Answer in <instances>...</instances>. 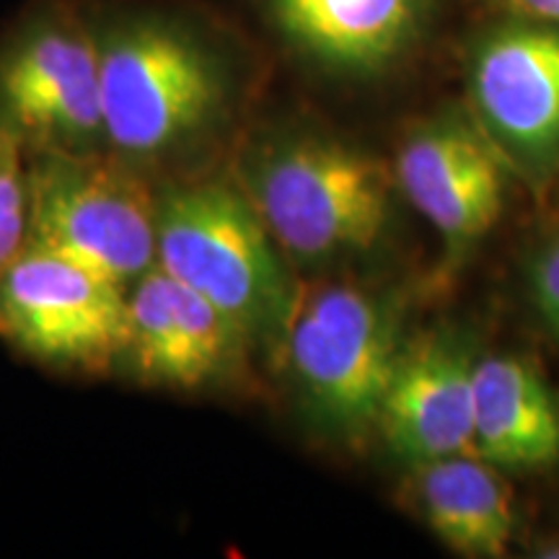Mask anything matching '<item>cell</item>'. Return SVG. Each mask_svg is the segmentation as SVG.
Listing matches in <instances>:
<instances>
[{
	"label": "cell",
	"mask_w": 559,
	"mask_h": 559,
	"mask_svg": "<svg viewBox=\"0 0 559 559\" xmlns=\"http://www.w3.org/2000/svg\"><path fill=\"white\" fill-rule=\"evenodd\" d=\"M94 21L107 151L138 169L160 166L218 122L230 83L218 47L166 5Z\"/></svg>",
	"instance_id": "cell-1"
},
{
	"label": "cell",
	"mask_w": 559,
	"mask_h": 559,
	"mask_svg": "<svg viewBox=\"0 0 559 559\" xmlns=\"http://www.w3.org/2000/svg\"><path fill=\"white\" fill-rule=\"evenodd\" d=\"M156 264L243 332L280 334L293 290L247 194L218 181L158 194Z\"/></svg>",
	"instance_id": "cell-2"
},
{
	"label": "cell",
	"mask_w": 559,
	"mask_h": 559,
	"mask_svg": "<svg viewBox=\"0 0 559 559\" xmlns=\"http://www.w3.org/2000/svg\"><path fill=\"white\" fill-rule=\"evenodd\" d=\"M247 198L272 241L304 262L362 251L389 215V174L376 158L330 138H288L264 148Z\"/></svg>",
	"instance_id": "cell-3"
},
{
	"label": "cell",
	"mask_w": 559,
	"mask_h": 559,
	"mask_svg": "<svg viewBox=\"0 0 559 559\" xmlns=\"http://www.w3.org/2000/svg\"><path fill=\"white\" fill-rule=\"evenodd\" d=\"M156 207L143 169L111 151L29 160V241L122 288L156 267Z\"/></svg>",
	"instance_id": "cell-4"
},
{
	"label": "cell",
	"mask_w": 559,
	"mask_h": 559,
	"mask_svg": "<svg viewBox=\"0 0 559 559\" xmlns=\"http://www.w3.org/2000/svg\"><path fill=\"white\" fill-rule=\"evenodd\" d=\"M0 120L29 156L107 151L99 41L79 5L41 3L3 39Z\"/></svg>",
	"instance_id": "cell-5"
},
{
	"label": "cell",
	"mask_w": 559,
	"mask_h": 559,
	"mask_svg": "<svg viewBox=\"0 0 559 559\" xmlns=\"http://www.w3.org/2000/svg\"><path fill=\"white\" fill-rule=\"evenodd\" d=\"M293 379L326 428L358 432L379 419L396 362V326L386 306L355 285L293 290L280 326Z\"/></svg>",
	"instance_id": "cell-6"
},
{
	"label": "cell",
	"mask_w": 559,
	"mask_h": 559,
	"mask_svg": "<svg viewBox=\"0 0 559 559\" xmlns=\"http://www.w3.org/2000/svg\"><path fill=\"white\" fill-rule=\"evenodd\" d=\"M128 288L26 243L0 275V337L45 366L107 373L122 358Z\"/></svg>",
	"instance_id": "cell-7"
},
{
	"label": "cell",
	"mask_w": 559,
	"mask_h": 559,
	"mask_svg": "<svg viewBox=\"0 0 559 559\" xmlns=\"http://www.w3.org/2000/svg\"><path fill=\"white\" fill-rule=\"evenodd\" d=\"M247 340L226 313L158 264L128 288L120 362L148 386L194 391L228 379Z\"/></svg>",
	"instance_id": "cell-8"
},
{
	"label": "cell",
	"mask_w": 559,
	"mask_h": 559,
	"mask_svg": "<svg viewBox=\"0 0 559 559\" xmlns=\"http://www.w3.org/2000/svg\"><path fill=\"white\" fill-rule=\"evenodd\" d=\"M376 423L415 466L474 451V362L443 340L404 349Z\"/></svg>",
	"instance_id": "cell-9"
},
{
	"label": "cell",
	"mask_w": 559,
	"mask_h": 559,
	"mask_svg": "<svg viewBox=\"0 0 559 559\" xmlns=\"http://www.w3.org/2000/svg\"><path fill=\"white\" fill-rule=\"evenodd\" d=\"M474 96L489 128L513 151L544 156L559 145V34L510 26L474 62Z\"/></svg>",
	"instance_id": "cell-10"
},
{
	"label": "cell",
	"mask_w": 559,
	"mask_h": 559,
	"mask_svg": "<svg viewBox=\"0 0 559 559\" xmlns=\"http://www.w3.org/2000/svg\"><path fill=\"white\" fill-rule=\"evenodd\" d=\"M396 177L412 205L453 247L485 236L502 210V177L469 130L436 124L412 135Z\"/></svg>",
	"instance_id": "cell-11"
},
{
	"label": "cell",
	"mask_w": 559,
	"mask_h": 559,
	"mask_svg": "<svg viewBox=\"0 0 559 559\" xmlns=\"http://www.w3.org/2000/svg\"><path fill=\"white\" fill-rule=\"evenodd\" d=\"M425 0H267L296 50L332 70L366 73L407 45Z\"/></svg>",
	"instance_id": "cell-12"
},
{
	"label": "cell",
	"mask_w": 559,
	"mask_h": 559,
	"mask_svg": "<svg viewBox=\"0 0 559 559\" xmlns=\"http://www.w3.org/2000/svg\"><path fill=\"white\" fill-rule=\"evenodd\" d=\"M474 453L492 466L544 469L559 461V407L528 362H474Z\"/></svg>",
	"instance_id": "cell-13"
},
{
	"label": "cell",
	"mask_w": 559,
	"mask_h": 559,
	"mask_svg": "<svg viewBox=\"0 0 559 559\" xmlns=\"http://www.w3.org/2000/svg\"><path fill=\"white\" fill-rule=\"evenodd\" d=\"M417 506L445 547L464 557H502L513 542V495L492 464L459 453L417 464Z\"/></svg>",
	"instance_id": "cell-14"
},
{
	"label": "cell",
	"mask_w": 559,
	"mask_h": 559,
	"mask_svg": "<svg viewBox=\"0 0 559 559\" xmlns=\"http://www.w3.org/2000/svg\"><path fill=\"white\" fill-rule=\"evenodd\" d=\"M26 148L0 120V275L29 243V164Z\"/></svg>",
	"instance_id": "cell-15"
},
{
	"label": "cell",
	"mask_w": 559,
	"mask_h": 559,
	"mask_svg": "<svg viewBox=\"0 0 559 559\" xmlns=\"http://www.w3.org/2000/svg\"><path fill=\"white\" fill-rule=\"evenodd\" d=\"M536 304L551 326L559 330V239L542 251L534 267Z\"/></svg>",
	"instance_id": "cell-16"
},
{
	"label": "cell",
	"mask_w": 559,
	"mask_h": 559,
	"mask_svg": "<svg viewBox=\"0 0 559 559\" xmlns=\"http://www.w3.org/2000/svg\"><path fill=\"white\" fill-rule=\"evenodd\" d=\"M515 9H521L528 16L559 24V0H510Z\"/></svg>",
	"instance_id": "cell-17"
}]
</instances>
